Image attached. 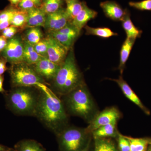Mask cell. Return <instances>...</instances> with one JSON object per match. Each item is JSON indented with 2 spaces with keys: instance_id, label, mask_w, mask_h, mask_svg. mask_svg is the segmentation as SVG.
I'll return each mask as SVG.
<instances>
[{
  "instance_id": "4316f807",
  "label": "cell",
  "mask_w": 151,
  "mask_h": 151,
  "mask_svg": "<svg viewBox=\"0 0 151 151\" xmlns=\"http://www.w3.org/2000/svg\"><path fill=\"white\" fill-rule=\"evenodd\" d=\"M64 2V0H42L40 8L46 14H48L62 8Z\"/></svg>"
},
{
  "instance_id": "7bdbcfd3",
  "label": "cell",
  "mask_w": 151,
  "mask_h": 151,
  "mask_svg": "<svg viewBox=\"0 0 151 151\" xmlns=\"http://www.w3.org/2000/svg\"><path fill=\"white\" fill-rule=\"evenodd\" d=\"M150 151H151V146L150 149Z\"/></svg>"
},
{
  "instance_id": "2e32d148",
  "label": "cell",
  "mask_w": 151,
  "mask_h": 151,
  "mask_svg": "<svg viewBox=\"0 0 151 151\" xmlns=\"http://www.w3.org/2000/svg\"><path fill=\"white\" fill-rule=\"evenodd\" d=\"M122 26L127 35V37L136 40L140 38L142 31L136 27L131 19L129 12L126 9L125 15L122 19Z\"/></svg>"
},
{
  "instance_id": "8992f818",
  "label": "cell",
  "mask_w": 151,
  "mask_h": 151,
  "mask_svg": "<svg viewBox=\"0 0 151 151\" xmlns=\"http://www.w3.org/2000/svg\"><path fill=\"white\" fill-rule=\"evenodd\" d=\"M86 129L75 127H65L57 134L59 145L63 151H79L86 140Z\"/></svg>"
},
{
  "instance_id": "83f0119b",
  "label": "cell",
  "mask_w": 151,
  "mask_h": 151,
  "mask_svg": "<svg viewBox=\"0 0 151 151\" xmlns=\"http://www.w3.org/2000/svg\"><path fill=\"white\" fill-rule=\"evenodd\" d=\"M94 151H117L114 143L110 140L95 138Z\"/></svg>"
},
{
  "instance_id": "f1b7e54d",
  "label": "cell",
  "mask_w": 151,
  "mask_h": 151,
  "mask_svg": "<svg viewBox=\"0 0 151 151\" xmlns=\"http://www.w3.org/2000/svg\"><path fill=\"white\" fill-rule=\"evenodd\" d=\"M130 145V151H145L149 144V141L145 139H138L126 137Z\"/></svg>"
},
{
  "instance_id": "5b68a950",
  "label": "cell",
  "mask_w": 151,
  "mask_h": 151,
  "mask_svg": "<svg viewBox=\"0 0 151 151\" xmlns=\"http://www.w3.org/2000/svg\"><path fill=\"white\" fill-rule=\"evenodd\" d=\"M12 88L35 86L40 88L48 84L30 65L22 62L12 64L9 69Z\"/></svg>"
},
{
  "instance_id": "5bb4252c",
  "label": "cell",
  "mask_w": 151,
  "mask_h": 151,
  "mask_svg": "<svg viewBox=\"0 0 151 151\" xmlns=\"http://www.w3.org/2000/svg\"><path fill=\"white\" fill-rule=\"evenodd\" d=\"M26 29L34 27H44L47 14L40 7L34 8L28 11Z\"/></svg>"
},
{
  "instance_id": "8fae6325",
  "label": "cell",
  "mask_w": 151,
  "mask_h": 151,
  "mask_svg": "<svg viewBox=\"0 0 151 151\" xmlns=\"http://www.w3.org/2000/svg\"><path fill=\"white\" fill-rule=\"evenodd\" d=\"M70 22L65 8H62L55 12L47 14L44 28L47 32L59 30Z\"/></svg>"
},
{
  "instance_id": "7402d4cb",
  "label": "cell",
  "mask_w": 151,
  "mask_h": 151,
  "mask_svg": "<svg viewBox=\"0 0 151 151\" xmlns=\"http://www.w3.org/2000/svg\"><path fill=\"white\" fill-rule=\"evenodd\" d=\"M15 149L17 151H45L39 143L31 139L20 141L16 145Z\"/></svg>"
},
{
  "instance_id": "b9f144b4",
  "label": "cell",
  "mask_w": 151,
  "mask_h": 151,
  "mask_svg": "<svg viewBox=\"0 0 151 151\" xmlns=\"http://www.w3.org/2000/svg\"><path fill=\"white\" fill-rule=\"evenodd\" d=\"M6 151H17L15 149H12V148H9V149H8Z\"/></svg>"
},
{
  "instance_id": "74e56055",
  "label": "cell",
  "mask_w": 151,
  "mask_h": 151,
  "mask_svg": "<svg viewBox=\"0 0 151 151\" xmlns=\"http://www.w3.org/2000/svg\"><path fill=\"white\" fill-rule=\"evenodd\" d=\"M34 3L36 7H40L42 4V0H31Z\"/></svg>"
},
{
  "instance_id": "4fadbf2b",
  "label": "cell",
  "mask_w": 151,
  "mask_h": 151,
  "mask_svg": "<svg viewBox=\"0 0 151 151\" xmlns=\"http://www.w3.org/2000/svg\"><path fill=\"white\" fill-rule=\"evenodd\" d=\"M97 14L98 13L96 11L89 8L86 3L84 2L81 11L71 23L78 30L81 31V29L86 25L89 21L97 17Z\"/></svg>"
},
{
  "instance_id": "30bf717a",
  "label": "cell",
  "mask_w": 151,
  "mask_h": 151,
  "mask_svg": "<svg viewBox=\"0 0 151 151\" xmlns=\"http://www.w3.org/2000/svg\"><path fill=\"white\" fill-rule=\"evenodd\" d=\"M48 40L47 58L57 65L64 62L70 50L63 46L54 38L47 35Z\"/></svg>"
},
{
  "instance_id": "ab89813d",
  "label": "cell",
  "mask_w": 151,
  "mask_h": 151,
  "mask_svg": "<svg viewBox=\"0 0 151 151\" xmlns=\"http://www.w3.org/2000/svg\"><path fill=\"white\" fill-rule=\"evenodd\" d=\"M9 148L7 147L0 144V151H6Z\"/></svg>"
},
{
  "instance_id": "7c38bea8",
  "label": "cell",
  "mask_w": 151,
  "mask_h": 151,
  "mask_svg": "<svg viewBox=\"0 0 151 151\" xmlns=\"http://www.w3.org/2000/svg\"><path fill=\"white\" fill-rule=\"evenodd\" d=\"M100 6L107 17L116 21H121L126 12V9H124L119 4L114 1L103 2L100 3Z\"/></svg>"
},
{
  "instance_id": "f35d334b",
  "label": "cell",
  "mask_w": 151,
  "mask_h": 151,
  "mask_svg": "<svg viewBox=\"0 0 151 151\" xmlns=\"http://www.w3.org/2000/svg\"><path fill=\"white\" fill-rule=\"evenodd\" d=\"M22 0H9L11 5L13 6L17 7L19 3Z\"/></svg>"
},
{
  "instance_id": "52a82bcc",
  "label": "cell",
  "mask_w": 151,
  "mask_h": 151,
  "mask_svg": "<svg viewBox=\"0 0 151 151\" xmlns=\"http://www.w3.org/2000/svg\"><path fill=\"white\" fill-rule=\"evenodd\" d=\"M23 52V38L17 35L8 40L6 46L1 54L2 57L12 65L24 62Z\"/></svg>"
},
{
  "instance_id": "cb8c5ba5",
  "label": "cell",
  "mask_w": 151,
  "mask_h": 151,
  "mask_svg": "<svg viewBox=\"0 0 151 151\" xmlns=\"http://www.w3.org/2000/svg\"><path fill=\"white\" fill-rule=\"evenodd\" d=\"M47 35L54 38L63 46L69 50L73 47L75 41L78 38L77 37L60 33L56 31L47 32Z\"/></svg>"
},
{
  "instance_id": "836d02e7",
  "label": "cell",
  "mask_w": 151,
  "mask_h": 151,
  "mask_svg": "<svg viewBox=\"0 0 151 151\" xmlns=\"http://www.w3.org/2000/svg\"><path fill=\"white\" fill-rule=\"evenodd\" d=\"M17 7L23 10L28 11L36 7L31 0H22Z\"/></svg>"
},
{
  "instance_id": "8d00e7d4",
  "label": "cell",
  "mask_w": 151,
  "mask_h": 151,
  "mask_svg": "<svg viewBox=\"0 0 151 151\" xmlns=\"http://www.w3.org/2000/svg\"><path fill=\"white\" fill-rule=\"evenodd\" d=\"M4 81V76H0V93L4 94L6 91L3 87V83Z\"/></svg>"
},
{
  "instance_id": "7a4b0ae2",
  "label": "cell",
  "mask_w": 151,
  "mask_h": 151,
  "mask_svg": "<svg viewBox=\"0 0 151 151\" xmlns=\"http://www.w3.org/2000/svg\"><path fill=\"white\" fill-rule=\"evenodd\" d=\"M40 93L35 86L13 87L4 94L6 106L15 115L34 116Z\"/></svg>"
},
{
  "instance_id": "277c9868",
  "label": "cell",
  "mask_w": 151,
  "mask_h": 151,
  "mask_svg": "<svg viewBox=\"0 0 151 151\" xmlns=\"http://www.w3.org/2000/svg\"><path fill=\"white\" fill-rule=\"evenodd\" d=\"M63 96L65 109L70 114L89 122L94 118L95 105L85 82Z\"/></svg>"
},
{
  "instance_id": "44dd1931",
  "label": "cell",
  "mask_w": 151,
  "mask_h": 151,
  "mask_svg": "<svg viewBox=\"0 0 151 151\" xmlns=\"http://www.w3.org/2000/svg\"><path fill=\"white\" fill-rule=\"evenodd\" d=\"M27 19V11L23 10L17 7L12 19L11 25L21 30L26 29Z\"/></svg>"
},
{
  "instance_id": "ffe728a7",
  "label": "cell",
  "mask_w": 151,
  "mask_h": 151,
  "mask_svg": "<svg viewBox=\"0 0 151 151\" xmlns=\"http://www.w3.org/2000/svg\"><path fill=\"white\" fill-rule=\"evenodd\" d=\"M25 32L23 39L30 44L34 46L44 38L43 34L40 27L27 28Z\"/></svg>"
},
{
  "instance_id": "ac0fdd59",
  "label": "cell",
  "mask_w": 151,
  "mask_h": 151,
  "mask_svg": "<svg viewBox=\"0 0 151 151\" xmlns=\"http://www.w3.org/2000/svg\"><path fill=\"white\" fill-rule=\"evenodd\" d=\"M43 58L38 54L33 45L24 40V62L32 65L37 63Z\"/></svg>"
},
{
  "instance_id": "ee69618b",
  "label": "cell",
  "mask_w": 151,
  "mask_h": 151,
  "mask_svg": "<svg viewBox=\"0 0 151 151\" xmlns=\"http://www.w3.org/2000/svg\"></svg>"
},
{
  "instance_id": "1f68e13d",
  "label": "cell",
  "mask_w": 151,
  "mask_h": 151,
  "mask_svg": "<svg viewBox=\"0 0 151 151\" xmlns=\"http://www.w3.org/2000/svg\"><path fill=\"white\" fill-rule=\"evenodd\" d=\"M20 30L21 29L18 28L11 25L8 27L3 30L1 32V35H3L8 40L17 35V34Z\"/></svg>"
},
{
  "instance_id": "d4e9b609",
  "label": "cell",
  "mask_w": 151,
  "mask_h": 151,
  "mask_svg": "<svg viewBox=\"0 0 151 151\" xmlns=\"http://www.w3.org/2000/svg\"><path fill=\"white\" fill-rule=\"evenodd\" d=\"M117 123H113L98 128L92 132L95 138L115 137L117 134Z\"/></svg>"
},
{
  "instance_id": "484cf974",
  "label": "cell",
  "mask_w": 151,
  "mask_h": 151,
  "mask_svg": "<svg viewBox=\"0 0 151 151\" xmlns=\"http://www.w3.org/2000/svg\"><path fill=\"white\" fill-rule=\"evenodd\" d=\"M17 8L12 6L0 11V33L11 25L12 19Z\"/></svg>"
},
{
  "instance_id": "60d3db41",
  "label": "cell",
  "mask_w": 151,
  "mask_h": 151,
  "mask_svg": "<svg viewBox=\"0 0 151 151\" xmlns=\"http://www.w3.org/2000/svg\"><path fill=\"white\" fill-rule=\"evenodd\" d=\"M79 151H89V147L88 145H86L85 147L81 150Z\"/></svg>"
},
{
  "instance_id": "3957f363",
  "label": "cell",
  "mask_w": 151,
  "mask_h": 151,
  "mask_svg": "<svg viewBox=\"0 0 151 151\" xmlns=\"http://www.w3.org/2000/svg\"><path fill=\"white\" fill-rule=\"evenodd\" d=\"M84 82L83 75L76 63L72 47L51 82L52 90L55 94L63 96Z\"/></svg>"
},
{
  "instance_id": "9c48e42d",
  "label": "cell",
  "mask_w": 151,
  "mask_h": 151,
  "mask_svg": "<svg viewBox=\"0 0 151 151\" xmlns=\"http://www.w3.org/2000/svg\"><path fill=\"white\" fill-rule=\"evenodd\" d=\"M30 65L47 84V82L51 83L53 81L60 66L45 58H43L37 63Z\"/></svg>"
},
{
  "instance_id": "6da1fadb",
  "label": "cell",
  "mask_w": 151,
  "mask_h": 151,
  "mask_svg": "<svg viewBox=\"0 0 151 151\" xmlns=\"http://www.w3.org/2000/svg\"><path fill=\"white\" fill-rule=\"evenodd\" d=\"M35 117L57 134L67 126L68 117L63 102L47 86L40 88Z\"/></svg>"
},
{
  "instance_id": "d590c367",
  "label": "cell",
  "mask_w": 151,
  "mask_h": 151,
  "mask_svg": "<svg viewBox=\"0 0 151 151\" xmlns=\"http://www.w3.org/2000/svg\"><path fill=\"white\" fill-rule=\"evenodd\" d=\"M8 39L3 35H0V53L6 48L7 44Z\"/></svg>"
},
{
  "instance_id": "4dcf8cb0",
  "label": "cell",
  "mask_w": 151,
  "mask_h": 151,
  "mask_svg": "<svg viewBox=\"0 0 151 151\" xmlns=\"http://www.w3.org/2000/svg\"><path fill=\"white\" fill-rule=\"evenodd\" d=\"M129 5L139 11H151V0H143L140 1H131Z\"/></svg>"
},
{
  "instance_id": "e0dca14e",
  "label": "cell",
  "mask_w": 151,
  "mask_h": 151,
  "mask_svg": "<svg viewBox=\"0 0 151 151\" xmlns=\"http://www.w3.org/2000/svg\"><path fill=\"white\" fill-rule=\"evenodd\" d=\"M136 40L127 37L122 45L120 51V63L118 69L121 74H123L126 63L129 59V56L134 44Z\"/></svg>"
},
{
  "instance_id": "d6a6232c",
  "label": "cell",
  "mask_w": 151,
  "mask_h": 151,
  "mask_svg": "<svg viewBox=\"0 0 151 151\" xmlns=\"http://www.w3.org/2000/svg\"><path fill=\"white\" fill-rule=\"evenodd\" d=\"M119 146L121 151H130V145L129 140L126 137L119 135Z\"/></svg>"
},
{
  "instance_id": "f546056e",
  "label": "cell",
  "mask_w": 151,
  "mask_h": 151,
  "mask_svg": "<svg viewBox=\"0 0 151 151\" xmlns=\"http://www.w3.org/2000/svg\"><path fill=\"white\" fill-rule=\"evenodd\" d=\"M34 46L38 54L44 58H47V51L48 49V40L47 37H44Z\"/></svg>"
},
{
  "instance_id": "603a6c76",
  "label": "cell",
  "mask_w": 151,
  "mask_h": 151,
  "mask_svg": "<svg viewBox=\"0 0 151 151\" xmlns=\"http://www.w3.org/2000/svg\"><path fill=\"white\" fill-rule=\"evenodd\" d=\"M84 28L86 31V35L96 36L103 38H108L113 36L118 35L117 33L113 32L109 28L92 27L86 25Z\"/></svg>"
},
{
  "instance_id": "d6986e66",
  "label": "cell",
  "mask_w": 151,
  "mask_h": 151,
  "mask_svg": "<svg viewBox=\"0 0 151 151\" xmlns=\"http://www.w3.org/2000/svg\"><path fill=\"white\" fill-rule=\"evenodd\" d=\"M64 1L66 5L65 11L71 22L81 11L84 1L81 2L80 0H64Z\"/></svg>"
},
{
  "instance_id": "9a60e30c",
  "label": "cell",
  "mask_w": 151,
  "mask_h": 151,
  "mask_svg": "<svg viewBox=\"0 0 151 151\" xmlns=\"http://www.w3.org/2000/svg\"><path fill=\"white\" fill-rule=\"evenodd\" d=\"M110 79L115 81L118 84L124 95L128 99L139 106L147 114H148L149 111H147L146 108L141 102L140 100L139 99V97L135 94V92L129 86L128 83L123 79L122 76H120L118 79Z\"/></svg>"
},
{
  "instance_id": "ba28073f",
  "label": "cell",
  "mask_w": 151,
  "mask_h": 151,
  "mask_svg": "<svg viewBox=\"0 0 151 151\" xmlns=\"http://www.w3.org/2000/svg\"><path fill=\"white\" fill-rule=\"evenodd\" d=\"M120 117V112L117 108L114 107L107 108L94 116L86 130L88 132H92L100 127L111 123H117Z\"/></svg>"
},
{
  "instance_id": "e575fe53",
  "label": "cell",
  "mask_w": 151,
  "mask_h": 151,
  "mask_svg": "<svg viewBox=\"0 0 151 151\" xmlns=\"http://www.w3.org/2000/svg\"><path fill=\"white\" fill-rule=\"evenodd\" d=\"M6 60L1 56L0 58V76L3 75L9 68L7 67Z\"/></svg>"
}]
</instances>
